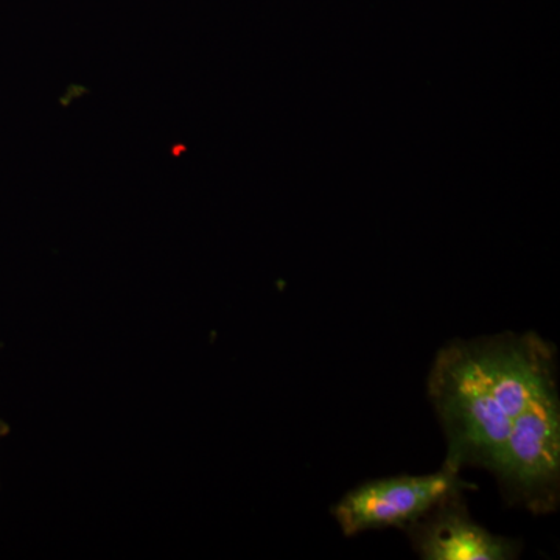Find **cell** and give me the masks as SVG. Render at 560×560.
Listing matches in <instances>:
<instances>
[{
	"instance_id": "6da1fadb",
	"label": "cell",
	"mask_w": 560,
	"mask_h": 560,
	"mask_svg": "<svg viewBox=\"0 0 560 560\" xmlns=\"http://www.w3.org/2000/svg\"><path fill=\"white\" fill-rule=\"evenodd\" d=\"M555 346L534 331L448 342L431 364L429 399L444 430V464L493 474L512 422Z\"/></svg>"
},
{
	"instance_id": "7a4b0ae2",
	"label": "cell",
	"mask_w": 560,
	"mask_h": 560,
	"mask_svg": "<svg viewBox=\"0 0 560 560\" xmlns=\"http://www.w3.org/2000/svg\"><path fill=\"white\" fill-rule=\"evenodd\" d=\"M508 503L536 515L560 503L558 355L541 363L493 471Z\"/></svg>"
},
{
	"instance_id": "3957f363",
	"label": "cell",
	"mask_w": 560,
	"mask_h": 560,
	"mask_svg": "<svg viewBox=\"0 0 560 560\" xmlns=\"http://www.w3.org/2000/svg\"><path fill=\"white\" fill-rule=\"evenodd\" d=\"M477 489L460 478V471L447 464L429 475H400L366 481L349 490L331 515L346 537L366 530L405 529L427 514L445 497Z\"/></svg>"
},
{
	"instance_id": "277c9868",
	"label": "cell",
	"mask_w": 560,
	"mask_h": 560,
	"mask_svg": "<svg viewBox=\"0 0 560 560\" xmlns=\"http://www.w3.org/2000/svg\"><path fill=\"white\" fill-rule=\"evenodd\" d=\"M401 530L425 560H512L522 551L521 541L490 533L470 517L464 492L445 497Z\"/></svg>"
},
{
	"instance_id": "5b68a950",
	"label": "cell",
	"mask_w": 560,
	"mask_h": 560,
	"mask_svg": "<svg viewBox=\"0 0 560 560\" xmlns=\"http://www.w3.org/2000/svg\"><path fill=\"white\" fill-rule=\"evenodd\" d=\"M10 433V427L7 425L5 422H3V420H0V440H2V438H5L7 434Z\"/></svg>"
}]
</instances>
